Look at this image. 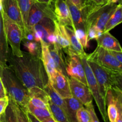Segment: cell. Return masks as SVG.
Here are the masks:
<instances>
[{
  "label": "cell",
  "mask_w": 122,
  "mask_h": 122,
  "mask_svg": "<svg viewBox=\"0 0 122 122\" xmlns=\"http://www.w3.org/2000/svg\"><path fill=\"white\" fill-rule=\"evenodd\" d=\"M7 64L24 86L29 90L33 87L44 89L48 78L41 57L23 51L17 57L10 51Z\"/></svg>",
  "instance_id": "obj_1"
},
{
  "label": "cell",
  "mask_w": 122,
  "mask_h": 122,
  "mask_svg": "<svg viewBox=\"0 0 122 122\" xmlns=\"http://www.w3.org/2000/svg\"><path fill=\"white\" fill-rule=\"evenodd\" d=\"M0 77L8 98L26 110L30 98L27 89L8 67H0Z\"/></svg>",
  "instance_id": "obj_2"
},
{
  "label": "cell",
  "mask_w": 122,
  "mask_h": 122,
  "mask_svg": "<svg viewBox=\"0 0 122 122\" xmlns=\"http://www.w3.org/2000/svg\"><path fill=\"white\" fill-rule=\"evenodd\" d=\"M117 4L97 5L91 1H85L81 8L84 19L85 31L91 26H95L104 32L106 23L115 10Z\"/></svg>",
  "instance_id": "obj_3"
},
{
  "label": "cell",
  "mask_w": 122,
  "mask_h": 122,
  "mask_svg": "<svg viewBox=\"0 0 122 122\" xmlns=\"http://www.w3.org/2000/svg\"><path fill=\"white\" fill-rule=\"evenodd\" d=\"M87 62L95 75L101 95L105 100L107 92L110 90L122 91V71L104 68L90 61H87Z\"/></svg>",
  "instance_id": "obj_4"
},
{
  "label": "cell",
  "mask_w": 122,
  "mask_h": 122,
  "mask_svg": "<svg viewBox=\"0 0 122 122\" xmlns=\"http://www.w3.org/2000/svg\"><path fill=\"white\" fill-rule=\"evenodd\" d=\"M2 16L5 35L7 43L11 48V52L14 56L20 57L23 53L20 47L21 42L23 39L22 31L17 24L9 19L2 11Z\"/></svg>",
  "instance_id": "obj_5"
},
{
  "label": "cell",
  "mask_w": 122,
  "mask_h": 122,
  "mask_svg": "<svg viewBox=\"0 0 122 122\" xmlns=\"http://www.w3.org/2000/svg\"><path fill=\"white\" fill-rule=\"evenodd\" d=\"M45 17L57 20L54 13L53 4L44 3L35 1L31 6L29 12L26 25V37L27 34L32 33L33 27Z\"/></svg>",
  "instance_id": "obj_6"
},
{
  "label": "cell",
  "mask_w": 122,
  "mask_h": 122,
  "mask_svg": "<svg viewBox=\"0 0 122 122\" xmlns=\"http://www.w3.org/2000/svg\"><path fill=\"white\" fill-rule=\"evenodd\" d=\"M81 59L82 64H83V68H84L85 72L87 85L91 92L93 99L95 100V102L97 105L101 116L103 118L104 122H108L106 100L101 95L100 87H99L98 84L95 78V75H94L90 66L89 65L88 62H87L86 57H81Z\"/></svg>",
  "instance_id": "obj_7"
},
{
  "label": "cell",
  "mask_w": 122,
  "mask_h": 122,
  "mask_svg": "<svg viewBox=\"0 0 122 122\" xmlns=\"http://www.w3.org/2000/svg\"><path fill=\"white\" fill-rule=\"evenodd\" d=\"M54 20L45 17L33 27L32 34L34 41L42 42L48 46L55 44Z\"/></svg>",
  "instance_id": "obj_8"
},
{
  "label": "cell",
  "mask_w": 122,
  "mask_h": 122,
  "mask_svg": "<svg viewBox=\"0 0 122 122\" xmlns=\"http://www.w3.org/2000/svg\"><path fill=\"white\" fill-rule=\"evenodd\" d=\"M64 51L67 55L66 58V69L67 76L73 78L88 86L85 72L80 56L70 48Z\"/></svg>",
  "instance_id": "obj_9"
},
{
  "label": "cell",
  "mask_w": 122,
  "mask_h": 122,
  "mask_svg": "<svg viewBox=\"0 0 122 122\" xmlns=\"http://www.w3.org/2000/svg\"><path fill=\"white\" fill-rule=\"evenodd\" d=\"M86 59L101 67L122 71V63L112 56L109 50L98 45L92 53L87 54Z\"/></svg>",
  "instance_id": "obj_10"
},
{
  "label": "cell",
  "mask_w": 122,
  "mask_h": 122,
  "mask_svg": "<svg viewBox=\"0 0 122 122\" xmlns=\"http://www.w3.org/2000/svg\"><path fill=\"white\" fill-rule=\"evenodd\" d=\"M2 11L9 19L17 24L23 32L24 39L26 37V29L24 23L22 14L16 0H1Z\"/></svg>",
  "instance_id": "obj_11"
},
{
  "label": "cell",
  "mask_w": 122,
  "mask_h": 122,
  "mask_svg": "<svg viewBox=\"0 0 122 122\" xmlns=\"http://www.w3.org/2000/svg\"><path fill=\"white\" fill-rule=\"evenodd\" d=\"M70 91L73 97L85 105L92 102L93 97L88 86L72 77H69Z\"/></svg>",
  "instance_id": "obj_12"
},
{
  "label": "cell",
  "mask_w": 122,
  "mask_h": 122,
  "mask_svg": "<svg viewBox=\"0 0 122 122\" xmlns=\"http://www.w3.org/2000/svg\"><path fill=\"white\" fill-rule=\"evenodd\" d=\"M52 88L63 99L72 97L69 82V77L58 71H56L55 75L48 80Z\"/></svg>",
  "instance_id": "obj_13"
},
{
  "label": "cell",
  "mask_w": 122,
  "mask_h": 122,
  "mask_svg": "<svg viewBox=\"0 0 122 122\" xmlns=\"http://www.w3.org/2000/svg\"><path fill=\"white\" fill-rule=\"evenodd\" d=\"M53 4L54 13L57 22L63 26L73 28L70 12L65 0H54Z\"/></svg>",
  "instance_id": "obj_14"
},
{
  "label": "cell",
  "mask_w": 122,
  "mask_h": 122,
  "mask_svg": "<svg viewBox=\"0 0 122 122\" xmlns=\"http://www.w3.org/2000/svg\"><path fill=\"white\" fill-rule=\"evenodd\" d=\"M54 36L56 43L54 44L64 51L70 49V42L65 26L60 24L57 20H54Z\"/></svg>",
  "instance_id": "obj_15"
},
{
  "label": "cell",
  "mask_w": 122,
  "mask_h": 122,
  "mask_svg": "<svg viewBox=\"0 0 122 122\" xmlns=\"http://www.w3.org/2000/svg\"><path fill=\"white\" fill-rule=\"evenodd\" d=\"M41 45V59L43 65L46 71L48 80H50L56 74V70L54 62L50 54L49 46L44 44L42 42L40 43Z\"/></svg>",
  "instance_id": "obj_16"
},
{
  "label": "cell",
  "mask_w": 122,
  "mask_h": 122,
  "mask_svg": "<svg viewBox=\"0 0 122 122\" xmlns=\"http://www.w3.org/2000/svg\"><path fill=\"white\" fill-rule=\"evenodd\" d=\"M10 49L3 27L2 8L0 10V67H8L7 64Z\"/></svg>",
  "instance_id": "obj_17"
},
{
  "label": "cell",
  "mask_w": 122,
  "mask_h": 122,
  "mask_svg": "<svg viewBox=\"0 0 122 122\" xmlns=\"http://www.w3.org/2000/svg\"><path fill=\"white\" fill-rule=\"evenodd\" d=\"M98 46H100L107 50L122 51V47L119 41L112 35L109 32H103L96 39Z\"/></svg>",
  "instance_id": "obj_18"
},
{
  "label": "cell",
  "mask_w": 122,
  "mask_h": 122,
  "mask_svg": "<svg viewBox=\"0 0 122 122\" xmlns=\"http://www.w3.org/2000/svg\"><path fill=\"white\" fill-rule=\"evenodd\" d=\"M50 54L54 62L55 67L57 71L60 72L65 76H67L66 73V57L63 53V50L56 46L55 44H52L49 46Z\"/></svg>",
  "instance_id": "obj_19"
},
{
  "label": "cell",
  "mask_w": 122,
  "mask_h": 122,
  "mask_svg": "<svg viewBox=\"0 0 122 122\" xmlns=\"http://www.w3.org/2000/svg\"><path fill=\"white\" fill-rule=\"evenodd\" d=\"M69 8L70 17L73 23V29H82L86 32L84 19L82 10L77 8L69 0H65Z\"/></svg>",
  "instance_id": "obj_20"
},
{
  "label": "cell",
  "mask_w": 122,
  "mask_h": 122,
  "mask_svg": "<svg viewBox=\"0 0 122 122\" xmlns=\"http://www.w3.org/2000/svg\"><path fill=\"white\" fill-rule=\"evenodd\" d=\"M64 99L66 106V114L69 122H78L76 117V113L77 110L84 105L75 97L72 96L71 98Z\"/></svg>",
  "instance_id": "obj_21"
},
{
  "label": "cell",
  "mask_w": 122,
  "mask_h": 122,
  "mask_svg": "<svg viewBox=\"0 0 122 122\" xmlns=\"http://www.w3.org/2000/svg\"><path fill=\"white\" fill-rule=\"evenodd\" d=\"M66 30L67 33L68 37L70 42V48L71 50L80 56V57H86L87 53H86L84 51V49L82 47V45L79 43L76 37L75 32L69 26H65Z\"/></svg>",
  "instance_id": "obj_22"
},
{
  "label": "cell",
  "mask_w": 122,
  "mask_h": 122,
  "mask_svg": "<svg viewBox=\"0 0 122 122\" xmlns=\"http://www.w3.org/2000/svg\"><path fill=\"white\" fill-rule=\"evenodd\" d=\"M44 90L45 91L47 95L48 96L50 100L52 103H53L54 105H57L58 107L61 108L63 111L65 112L66 111V103L64 101V99L61 98L60 95L52 88L51 85L49 83L44 87Z\"/></svg>",
  "instance_id": "obj_23"
},
{
  "label": "cell",
  "mask_w": 122,
  "mask_h": 122,
  "mask_svg": "<svg viewBox=\"0 0 122 122\" xmlns=\"http://www.w3.org/2000/svg\"><path fill=\"white\" fill-rule=\"evenodd\" d=\"M122 22V6L121 3L117 5V7L110 19L106 23L103 32H109Z\"/></svg>",
  "instance_id": "obj_24"
},
{
  "label": "cell",
  "mask_w": 122,
  "mask_h": 122,
  "mask_svg": "<svg viewBox=\"0 0 122 122\" xmlns=\"http://www.w3.org/2000/svg\"><path fill=\"white\" fill-rule=\"evenodd\" d=\"M26 110L28 112H30L32 114H33L36 118H38L41 122H42L44 120L46 119V118L52 117V114L50 112V110L48 109L35 107L29 103L26 106Z\"/></svg>",
  "instance_id": "obj_25"
},
{
  "label": "cell",
  "mask_w": 122,
  "mask_h": 122,
  "mask_svg": "<svg viewBox=\"0 0 122 122\" xmlns=\"http://www.w3.org/2000/svg\"><path fill=\"white\" fill-rule=\"evenodd\" d=\"M48 104L50 112L56 122H69L65 112L61 108L54 105L53 103L51 102L50 99Z\"/></svg>",
  "instance_id": "obj_26"
},
{
  "label": "cell",
  "mask_w": 122,
  "mask_h": 122,
  "mask_svg": "<svg viewBox=\"0 0 122 122\" xmlns=\"http://www.w3.org/2000/svg\"><path fill=\"white\" fill-rule=\"evenodd\" d=\"M4 122H18L15 111V103L9 99V103L5 111L2 114Z\"/></svg>",
  "instance_id": "obj_27"
},
{
  "label": "cell",
  "mask_w": 122,
  "mask_h": 122,
  "mask_svg": "<svg viewBox=\"0 0 122 122\" xmlns=\"http://www.w3.org/2000/svg\"><path fill=\"white\" fill-rule=\"evenodd\" d=\"M16 1L17 2L18 5H19L20 11H21L24 23L26 26L29 12L31 6H32L33 2L35 1V0H16Z\"/></svg>",
  "instance_id": "obj_28"
},
{
  "label": "cell",
  "mask_w": 122,
  "mask_h": 122,
  "mask_svg": "<svg viewBox=\"0 0 122 122\" xmlns=\"http://www.w3.org/2000/svg\"><path fill=\"white\" fill-rule=\"evenodd\" d=\"M25 45L26 46L29 53L33 56L41 57V45L39 43L35 41H27L25 42Z\"/></svg>",
  "instance_id": "obj_29"
},
{
  "label": "cell",
  "mask_w": 122,
  "mask_h": 122,
  "mask_svg": "<svg viewBox=\"0 0 122 122\" xmlns=\"http://www.w3.org/2000/svg\"><path fill=\"white\" fill-rule=\"evenodd\" d=\"M114 104L117 110V117L116 122H122V91H113Z\"/></svg>",
  "instance_id": "obj_30"
},
{
  "label": "cell",
  "mask_w": 122,
  "mask_h": 122,
  "mask_svg": "<svg viewBox=\"0 0 122 122\" xmlns=\"http://www.w3.org/2000/svg\"><path fill=\"white\" fill-rule=\"evenodd\" d=\"M76 117L78 122H91L90 114L84 106L77 110Z\"/></svg>",
  "instance_id": "obj_31"
},
{
  "label": "cell",
  "mask_w": 122,
  "mask_h": 122,
  "mask_svg": "<svg viewBox=\"0 0 122 122\" xmlns=\"http://www.w3.org/2000/svg\"><path fill=\"white\" fill-rule=\"evenodd\" d=\"M74 32H75L77 39L82 45V47L83 49H86L88 46V37H87L86 32L82 29L74 30Z\"/></svg>",
  "instance_id": "obj_32"
},
{
  "label": "cell",
  "mask_w": 122,
  "mask_h": 122,
  "mask_svg": "<svg viewBox=\"0 0 122 122\" xmlns=\"http://www.w3.org/2000/svg\"><path fill=\"white\" fill-rule=\"evenodd\" d=\"M17 118L18 122H30L28 118L26 110L15 104Z\"/></svg>",
  "instance_id": "obj_33"
},
{
  "label": "cell",
  "mask_w": 122,
  "mask_h": 122,
  "mask_svg": "<svg viewBox=\"0 0 122 122\" xmlns=\"http://www.w3.org/2000/svg\"><path fill=\"white\" fill-rule=\"evenodd\" d=\"M103 32L95 26H91L86 31L88 41H90L92 39H97Z\"/></svg>",
  "instance_id": "obj_34"
},
{
  "label": "cell",
  "mask_w": 122,
  "mask_h": 122,
  "mask_svg": "<svg viewBox=\"0 0 122 122\" xmlns=\"http://www.w3.org/2000/svg\"><path fill=\"white\" fill-rule=\"evenodd\" d=\"M29 104L33 105L35 107L41 108L48 109V110H50L48 104H47V103H46L45 102H44V100H42V99L38 98H35V97H32V98H30Z\"/></svg>",
  "instance_id": "obj_35"
},
{
  "label": "cell",
  "mask_w": 122,
  "mask_h": 122,
  "mask_svg": "<svg viewBox=\"0 0 122 122\" xmlns=\"http://www.w3.org/2000/svg\"><path fill=\"white\" fill-rule=\"evenodd\" d=\"M85 106L88 110L89 114H90L91 122H100L96 114L95 110H94V106L92 104V102L85 105Z\"/></svg>",
  "instance_id": "obj_36"
},
{
  "label": "cell",
  "mask_w": 122,
  "mask_h": 122,
  "mask_svg": "<svg viewBox=\"0 0 122 122\" xmlns=\"http://www.w3.org/2000/svg\"><path fill=\"white\" fill-rule=\"evenodd\" d=\"M9 103V98L7 96L0 98V116L3 114Z\"/></svg>",
  "instance_id": "obj_37"
},
{
  "label": "cell",
  "mask_w": 122,
  "mask_h": 122,
  "mask_svg": "<svg viewBox=\"0 0 122 122\" xmlns=\"http://www.w3.org/2000/svg\"><path fill=\"white\" fill-rule=\"evenodd\" d=\"M109 51L116 59L122 63V51H114V50H112V51L109 50Z\"/></svg>",
  "instance_id": "obj_38"
},
{
  "label": "cell",
  "mask_w": 122,
  "mask_h": 122,
  "mask_svg": "<svg viewBox=\"0 0 122 122\" xmlns=\"http://www.w3.org/2000/svg\"><path fill=\"white\" fill-rule=\"evenodd\" d=\"M69 1L80 9H81L85 4V0H69Z\"/></svg>",
  "instance_id": "obj_39"
},
{
  "label": "cell",
  "mask_w": 122,
  "mask_h": 122,
  "mask_svg": "<svg viewBox=\"0 0 122 122\" xmlns=\"http://www.w3.org/2000/svg\"><path fill=\"white\" fill-rule=\"evenodd\" d=\"M6 96H7V94H6L4 86L2 80L0 77V98L5 97Z\"/></svg>",
  "instance_id": "obj_40"
},
{
  "label": "cell",
  "mask_w": 122,
  "mask_h": 122,
  "mask_svg": "<svg viewBox=\"0 0 122 122\" xmlns=\"http://www.w3.org/2000/svg\"><path fill=\"white\" fill-rule=\"evenodd\" d=\"M26 113H27V116H28V118L29 119L30 122H41V121H39L38 118H36L33 114L30 113V112H28V111H26Z\"/></svg>",
  "instance_id": "obj_41"
},
{
  "label": "cell",
  "mask_w": 122,
  "mask_h": 122,
  "mask_svg": "<svg viewBox=\"0 0 122 122\" xmlns=\"http://www.w3.org/2000/svg\"><path fill=\"white\" fill-rule=\"evenodd\" d=\"M121 0H106V4H117V2H120Z\"/></svg>",
  "instance_id": "obj_42"
},
{
  "label": "cell",
  "mask_w": 122,
  "mask_h": 122,
  "mask_svg": "<svg viewBox=\"0 0 122 122\" xmlns=\"http://www.w3.org/2000/svg\"><path fill=\"white\" fill-rule=\"evenodd\" d=\"M91 1L97 5H103L106 4V0H91Z\"/></svg>",
  "instance_id": "obj_43"
},
{
  "label": "cell",
  "mask_w": 122,
  "mask_h": 122,
  "mask_svg": "<svg viewBox=\"0 0 122 122\" xmlns=\"http://www.w3.org/2000/svg\"><path fill=\"white\" fill-rule=\"evenodd\" d=\"M41 122H56V120L54 119V118L52 117H50L48 118H46V119L42 121Z\"/></svg>",
  "instance_id": "obj_44"
},
{
  "label": "cell",
  "mask_w": 122,
  "mask_h": 122,
  "mask_svg": "<svg viewBox=\"0 0 122 122\" xmlns=\"http://www.w3.org/2000/svg\"><path fill=\"white\" fill-rule=\"evenodd\" d=\"M36 1H38L39 2H44V3L47 4H53L51 0H35Z\"/></svg>",
  "instance_id": "obj_45"
},
{
  "label": "cell",
  "mask_w": 122,
  "mask_h": 122,
  "mask_svg": "<svg viewBox=\"0 0 122 122\" xmlns=\"http://www.w3.org/2000/svg\"><path fill=\"white\" fill-rule=\"evenodd\" d=\"M1 0H0V10L1 9Z\"/></svg>",
  "instance_id": "obj_46"
},
{
  "label": "cell",
  "mask_w": 122,
  "mask_h": 122,
  "mask_svg": "<svg viewBox=\"0 0 122 122\" xmlns=\"http://www.w3.org/2000/svg\"><path fill=\"white\" fill-rule=\"evenodd\" d=\"M51 1H52V3H53V2H54V0H51Z\"/></svg>",
  "instance_id": "obj_47"
},
{
  "label": "cell",
  "mask_w": 122,
  "mask_h": 122,
  "mask_svg": "<svg viewBox=\"0 0 122 122\" xmlns=\"http://www.w3.org/2000/svg\"><path fill=\"white\" fill-rule=\"evenodd\" d=\"M85 1H91V0H85Z\"/></svg>",
  "instance_id": "obj_48"
},
{
  "label": "cell",
  "mask_w": 122,
  "mask_h": 122,
  "mask_svg": "<svg viewBox=\"0 0 122 122\" xmlns=\"http://www.w3.org/2000/svg\"></svg>",
  "instance_id": "obj_49"
},
{
  "label": "cell",
  "mask_w": 122,
  "mask_h": 122,
  "mask_svg": "<svg viewBox=\"0 0 122 122\" xmlns=\"http://www.w3.org/2000/svg\"></svg>",
  "instance_id": "obj_50"
}]
</instances>
